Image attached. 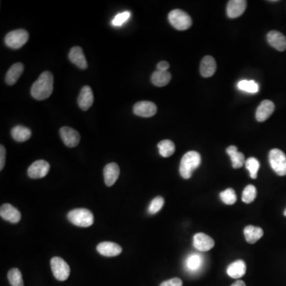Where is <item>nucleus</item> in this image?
Segmentation results:
<instances>
[{"instance_id": "a211bd4d", "label": "nucleus", "mask_w": 286, "mask_h": 286, "mask_svg": "<svg viewBox=\"0 0 286 286\" xmlns=\"http://www.w3.org/2000/svg\"><path fill=\"white\" fill-rule=\"evenodd\" d=\"M97 251L106 257H115L120 255L122 248L119 245L111 242H101L97 246Z\"/></svg>"}, {"instance_id": "473e14b6", "label": "nucleus", "mask_w": 286, "mask_h": 286, "mask_svg": "<svg viewBox=\"0 0 286 286\" xmlns=\"http://www.w3.org/2000/svg\"><path fill=\"white\" fill-rule=\"evenodd\" d=\"M219 197H220L222 201H223L224 204H226V205H234V203L237 201V197H236L235 192H234V189H232V188H227L226 190L220 192Z\"/></svg>"}, {"instance_id": "6ab92c4d", "label": "nucleus", "mask_w": 286, "mask_h": 286, "mask_svg": "<svg viewBox=\"0 0 286 286\" xmlns=\"http://www.w3.org/2000/svg\"><path fill=\"white\" fill-rule=\"evenodd\" d=\"M69 58L79 69H86L88 68V63L86 61L83 50L79 46H75L71 49L69 52Z\"/></svg>"}, {"instance_id": "4be33fe9", "label": "nucleus", "mask_w": 286, "mask_h": 286, "mask_svg": "<svg viewBox=\"0 0 286 286\" xmlns=\"http://www.w3.org/2000/svg\"><path fill=\"white\" fill-rule=\"evenodd\" d=\"M247 265L242 260H238L231 264L227 269V274L232 278H242L246 274Z\"/></svg>"}, {"instance_id": "f704fd0d", "label": "nucleus", "mask_w": 286, "mask_h": 286, "mask_svg": "<svg viewBox=\"0 0 286 286\" xmlns=\"http://www.w3.org/2000/svg\"><path fill=\"white\" fill-rule=\"evenodd\" d=\"M164 203L165 201L161 197H157L154 199L149 206V212L153 215L157 213L162 208Z\"/></svg>"}, {"instance_id": "ddd939ff", "label": "nucleus", "mask_w": 286, "mask_h": 286, "mask_svg": "<svg viewBox=\"0 0 286 286\" xmlns=\"http://www.w3.org/2000/svg\"><path fill=\"white\" fill-rule=\"evenodd\" d=\"M0 215L2 219L12 224H17L21 219L20 211L10 204H4L1 206Z\"/></svg>"}, {"instance_id": "a878e982", "label": "nucleus", "mask_w": 286, "mask_h": 286, "mask_svg": "<svg viewBox=\"0 0 286 286\" xmlns=\"http://www.w3.org/2000/svg\"><path fill=\"white\" fill-rule=\"evenodd\" d=\"M171 80V74L168 71L157 70L153 73L151 81L157 87H164L167 85Z\"/></svg>"}, {"instance_id": "ea45409f", "label": "nucleus", "mask_w": 286, "mask_h": 286, "mask_svg": "<svg viewBox=\"0 0 286 286\" xmlns=\"http://www.w3.org/2000/svg\"><path fill=\"white\" fill-rule=\"evenodd\" d=\"M284 215H285V216H286V210H285V211H284Z\"/></svg>"}, {"instance_id": "4468645a", "label": "nucleus", "mask_w": 286, "mask_h": 286, "mask_svg": "<svg viewBox=\"0 0 286 286\" xmlns=\"http://www.w3.org/2000/svg\"><path fill=\"white\" fill-rule=\"evenodd\" d=\"M94 102V96L89 86H84L78 96V105L83 111H88Z\"/></svg>"}, {"instance_id": "bb28decb", "label": "nucleus", "mask_w": 286, "mask_h": 286, "mask_svg": "<svg viewBox=\"0 0 286 286\" xmlns=\"http://www.w3.org/2000/svg\"><path fill=\"white\" fill-rule=\"evenodd\" d=\"M160 155L164 157H169L175 152V145L170 140H163L157 145Z\"/></svg>"}, {"instance_id": "7ed1b4c3", "label": "nucleus", "mask_w": 286, "mask_h": 286, "mask_svg": "<svg viewBox=\"0 0 286 286\" xmlns=\"http://www.w3.org/2000/svg\"><path fill=\"white\" fill-rule=\"evenodd\" d=\"M68 219L72 224L80 228H88L94 223L93 214L86 208L73 209L68 214Z\"/></svg>"}, {"instance_id": "f8f14e48", "label": "nucleus", "mask_w": 286, "mask_h": 286, "mask_svg": "<svg viewBox=\"0 0 286 286\" xmlns=\"http://www.w3.org/2000/svg\"><path fill=\"white\" fill-rule=\"evenodd\" d=\"M247 2L245 0H231L227 6V14L230 19H236L243 14L247 8Z\"/></svg>"}, {"instance_id": "aec40b11", "label": "nucleus", "mask_w": 286, "mask_h": 286, "mask_svg": "<svg viewBox=\"0 0 286 286\" xmlns=\"http://www.w3.org/2000/svg\"><path fill=\"white\" fill-rule=\"evenodd\" d=\"M201 75L204 78H211L216 71V62L211 56H205L202 59L200 68Z\"/></svg>"}, {"instance_id": "1a4fd4ad", "label": "nucleus", "mask_w": 286, "mask_h": 286, "mask_svg": "<svg viewBox=\"0 0 286 286\" xmlns=\"http://www.w3.org/2000/svg\"><path fill=\"white\" fill-rule=\"evenodd\" d=\"M60 135L65 146L70 148L76 147L80 141L79 133L76 130L69 127H63L60 130Z\"/></svg>"}, {"instance_id": "cd10ccee", "label": "nucleus", "mask_w": 286, "mask_h": 286, "mask_svg": "<svg viewBox=\"0 0 286 286\" xmlns=\"http://www.w3.org/2000/svg\"><path fill=\"white\" fill-rule=\"evenodd\" d=\"M238 88L242 92L252 93V94H255L259 91V85L255 80L242 79L241 81L238 82Z\"/></svg>"}, {"instance_id": "7c9ffc66", "label": "nucleus", "mask_w": 286, "mask_h": 286, "mask_svg": "<svg viewBox=\"0 0 286 286\" xmlns=\"http://www.w3.org/2000/svg\"><path fill=\"white\" fill-rule=\"evenodd\" d=\"M257 197V190L255 186L249 184L242 192V201L246 204H251Z\"/></svg>"}, {"instance_id": "6e6552de", "label": "nucleus", "mask_w": 286, "mask_h": 286, "mask_svg": "<svg viewBox=\"0 0 286 286\" xmlns=\"http://www.w3.org/2000/svg\"><path fill=\"white\" fill-rule=\"evenodd\" d=\"M51 169V165L44 160L34 161L28 168V176L33 179L45 178Z\"/></svg>"}, {"instance_id": "39448f33", "label": "nucleus", "mask_w": 286, "mask_h": 286, "mask_svg": "<svg viewBox=\"0 0 286 286\" xmlns=\"http://www.w3.org/2000/svg\"><path fill=\"white\" fill-rule=\"evenodd\" d=\"M269 165L278 176L286 175V155L279 149H273L269 154Z\"/></svg>"}, {"instance_id": "5701e85b", "label": "nucleus", "mask_w": 286, "mask_h": 286, "mask_svg": "<svg viewBox=\"0 0 286 286\" xmlns=\"http://www.w3.org/2000/svg\"><path fill=\"white\" fill-rule=\"evenodd\" d=\"M244 235L246 240L251 244H254L263 236V230L259 227L249 225L244 228Z\"/></svg>"}, {"instance_id": "c9c22d12", "label": "nucleus", "mask_w": 286, "mask_h": 286, "mask_svg": "<svg viewBox=\"0 0 286 286\" xmlns=\"http://www.w3.org/2000/svg\"><path fill=\"white\" fill-rule=\"evenodd\" d=\"M183 282L178 278H172L169 280L163 282L160 286H182Z\"/></svg>"}, {"instance_id": "c85d7f7f", "label": "nucleus", "mask_w": 286, "mask_h": 286, "mask_svg": "<svg viewBox=\"0 0 286 286\" xmlns=\"http://www.w3.org/2000/svg\"><path fill=\"white\" fill-rule=\"evenodd\" d=\"M203 258L197 254H192L186 260V266L190 271H197L202 265Z\"/></svg>"}, {"instance_id": "2f4dec72", "label": "nucleus", "mask_w": 286, "mask_h": 286, "mask_svg": "<svg viewBox=\"0 0 286 286\" xmlns=\"http://www.w3.org/2000/svg\"><path fill=\"white\" fill-rule=\"evenodd\" d=\"M246 168L250 172V176L252 179H256L258 176V171L260 167V163L255 157H249L245 162Z\"/></svg>"}, {"instance_id": "412c9836", "label": "nucleus", "mask_w": 286, "mask_h": 286, "mask_svg": "<svg viewBox=\"0 0 286 286\" xmlns=\"http://www.w3.org/2000/svg\"><path fill=\"white\" fill-rule=\"evenodd\" d=\"M23 70H24V65L22 63L14 64L6 73V78H5L6 84L10 86L14 85L21 77Z\"/></svg>"}, {"instance_id": "0eeeda50", "label": "nucleus", "mask_w": 286, "mask_h": 286, "mask_svg": "<svg viewBox=\"0 0 286 286\" xmlns=\"http://www.w3.org/2000/svg\"><path fill=\"white\" fill-rule=\"evenodd\" d=\"M51 265L52 274L57 280L61 282L67 280L70 274V267L61 258H52Z\"/></svg>"}, {"instance_id": "58836bf2", "label": "nucleus", "mask_w": 286, "mask_h": 286, "mask_svg": "<svg viewBox=\"0 0 286 286\" xmlns=\"http://www.w3.org/2000/svg\"><path fill=\"white\" fill-rule=\"evenodd\" d=\"M232 286H247L245 284L244 282L242 281L238 280L237 282H234V284L232 285Z\"/></svg>"}, {"instance_id": "72a5a7b5", "label": "nucleus", "mask_w": 286, "mask_h": 286, "mask_svg": "<svg viewBox=\"0 0 286 286\" xmlns=\"http://www.w3.org/2000/svg\"><path fill=\"white\" fill-rule=\"evenodd\" d=\"M130 11H124V12L119 13L115 15V18L111 21V24L114 26H121L124 25L126 22H128L130 18Z\"/></svg>"}, {"instance_id": "423d86ee", "label": "nucleus", "mask_w": 286, "mask_h": 286, "mask_svg": "<svg viewBox=\"0 0 286 286\" xmlns=\"http://www.w3.org/2000/svg\"><path fill=\"white\" fill-rule=\"evenodd\" d=\"M29 40V34L25 29H19L13 30L5 37V44L9 48L18 50L23 47Z\"/></svg>"}, {"instance_id": "2eb2a0df", "label": "nucleus", "mask_w": 286, "mask_h": 286, "mask_svg": "<svg viewBox=\"0 0 286 286\" xmlns=\"http://www.w3.org/2000/svg\"><path fill=\"white\" fill-rule=\"evenodd\" d=\"M267 41L269 44L276 49L277 51H285L286 50V38L281 32L272 30L267 34Z\"/></svg>"}, {"instance_id": "e433bc0d", "label": "nucleus", "mask_w": 286, "mask_h": 286, "mask_svg": "<svg viewBox=\"0 0 286 286\" xmlns=\"http://www.w3.org/2000/svg\"><path fill=\"white\" fill-rule=\"evenodd\" d=\"M5 162H6V150L4 146L1 145L0 146V170L1 171L4 168Z\"/></svg>"}, {"instance_id": "393cba45", "label": "nucleus", "mask_w": 286, "mask_h": 286, "mask_svg": "<svg viewBox=\"0 0 286 286\" xmlns=\"http://www.w3.org/2000/svg\"><path fill=\"white\" fill-rule=\"evenodd\" d=\"M31 130L23 126H16L11 130V136L15 141L19 142H26L31 137Z\"/></svg>"}, {"instance_id": "dca6fc26", "label": "nucleus", "mask_w": 286, "mask_h": 286, "mask_svg": "<svg viewBox=\"0 0 286 286\" xmlns=\"http://www.w3.org/2000/svg\"><path fill=\"white\" fill-rule=\"evenodd\" d=\"M275 106L272 101L265 100L260 104L256 111V119L259 122H264L267 120L272 114L274 113Z\"/></svg>"}, {"instance_id": "20e7f679", "label": "nucleus", "mask_w": 286, "mask_h": 286, "mask_svg": "<svg viewBox=\"0 0 286 286\" xmlns=\"http://www.w3.org/2000/svg\"><path fill=\"white\" fill-rule=\"evenodd\" d=\"M169 23L178 30H186L189 29L192 24L190 16L185 11L175 9L169 12L168 15Z\"/></svg>"}, {"instance_id": "c756f323", "label": "nucleus", "mask_w": 286, "mask_h": 286, "mask_svg": "<svg viewBox=\"0 0 286 286\" xmlns=\"http://www.w3.org/2000/svg\"><path fill=\"white\" fill-rule=\"evenodd\" d=\"M9 282L11 286H24L23 276L19 269L14 268L8 272L7 274Z\"/></svg>"}, {"instance_id": "b1692460", "label": "nucleus", "mask_w": 286, "mask_h": 286, "mask_svg": "<svg viewBox=\"0 0 286 286\" xmlns=\"http://www.w3.org/2000/svg\"><path fill=\"white\" fill-rule=\"evenodd\" d=\"M227 153L230 156L232 166L234 169H239L244 165L245 157L242 153L238 152V148L235 146H231L227 149Z\"/></svg>"}, {"instance_id": "f257e3e1", "label": "nucleus", "mask_w": 286, "mask_h": 286, "mask_svg": "<svg viewBox=\"0 0 286 286\" xmlns=\"http://www.w3.org/2000/svg\"><path fill=\"white\" fill-rule=\"evenodd\" d=\"M53 90V76L51 72L46 71L40 75L31 87L30 93L37 101H44L52 94Z\"/></svg>"}, {"instance_id": "f03ea898", "label": "nucleus", "mask_w": 286, "mask_h": 286, "mask_svg": "<svg viewBox=\"0 0 286 286\" xmlns=\"http://www.w3.org/2000/svg\"><path fill=\"white\" fill-rule=\"evenodd\" d=\"M201 156L197 151L186 153L182 157L180 165V174L184 179H189L192 172L201 165Z\"/></svg>"}, {"instance_id": "9d476101", "label": "nucleus", "mask_w": 286, "mask_h": 286, "mask_svg": "<svg viewBox=\"0 0 286 286\" xmlns=\"http://www.w3.org/2000/svg\"><path fill=\"white\" fill-rule=\"evenodd\" d=\"M134 113L140 117H152L157 113V106L151 101H141L134 106Z\"/></svg>"}, {"instance_id": "4c0bfd02", "label": "nucleus", "mask_w": 286, "mask_h": 286, "mask_svg": "<svg viewBox=\"0 0 286 286\" xmlns=\"http://www.w3.org/2000/svg\"><path fill=\"white\" fill-rule=\"evenodd\" d=\"M169 68V64L167 61H162L159 62L157 65V70L160 71H168V69Z\"/></svg>"}, {"instance_id": "9b49d317", "label": "nucleus", "mask_w": 286, "mask_h": 286, "mask_svg": "<svg viewBox=\"0 0 286 286\" xmlns=\"http://www.w3.org/2000/svg\"><path fill=\"white\" fill-rule=\"evenodd\" d=\"M193 246L197 251L205 252L213 248L215 242L210 236L205 233H197L193 237Z\"/></svg>"}, {"instance_id": "f3484780", "label": "nucleus", "mask_w": 286, "mask_h": 286, "mask_svg": "<svg viewBox=\"0 0 286 286\" xmlns=\"http://www.w3.org/2000/svg\"><path fill=\"white\" fill-rule=\"evenodd\" d=\"M120 174L119 165L115 162L109 163L104 169L105 184L108 187L115 184Z\"/></svg>"}]
</instances>
